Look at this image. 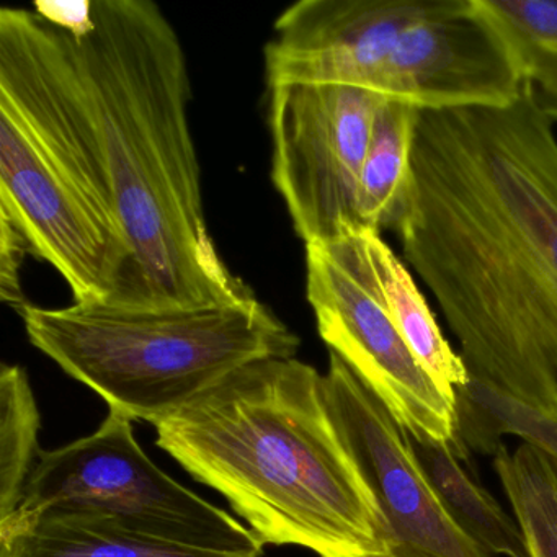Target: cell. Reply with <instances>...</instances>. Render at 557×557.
Returning <instances> with one entry per match:
<instances>
[{"mask_svg": "<svg viewBox=\"0 0 557 557\" xmlns=\"http://www.w3.org/2000/svg\"><path fill=\"white\" fill-rule=\"evenodd\" d=\"M396 226L469 377L557 422V138L530 84L502 107L420 110Z\"/></svg>", "mask_w": 557, "mask_h": 557, "instance_id": "1", "label": "cell"}, {"mask_svg": "<svg viewBox=\"0 0 557 557\" xmlns=\"http://www.w3.org/2000/svg\"><path fill=\"white\" fill-rule=\"evenodd\" d=\"M94 17L77 51L135 256L116 305L205 308L252 298L208 230L177 30L151 0H94Z\"/></svg>", "mask_w": 557, "mask_h": 557, "instance_id": "2", "label": "cell"}, {"mask_svg": "<svg viewBox=\"0 0 557 557\" xmlns=\"http://www.w3.org/2000/svg\"><path fill=\"white\" fill-rule=\"evenodd\" d=\"M154 429L156 445L223 495L263 546L386 556V521L311 364H247Z\"/></svg>", "mask_w": 557, "mask_h": 557, "instance_id": "3", "label": "cell"}, {"mask_svg": "<svg viewBox=\"0 0 557 557\" xmlns=\"http://www.w3.org/2000/svg\"><path fill=\"white\" fill-rule=\"evenodd\" d=\"M0 213L76 302L120 301L135 256L76 38L30 9L0 11Z\"/></svg>", "mask_w": 557, "mask_h": 557, "instance_id": "4", "label": "cell"}, {"mask_svg": "<svg viewBox=\"0 0 557 557\" xmlns=\"http://www.w3.org/2000/svg\"><path fill=\"white\" fill-rule=\"evenodd\" d=\"M273 30L269 87H360L436 112L507 106L527 83L482 0H301Z\"/></svg>", "mask_w": 557, "mask_h": 557, "instance_id": "5", "label": "cell"}, {"mask_svg": "<svg viewBox=\"0 0 557 557\" xmlns=\"http://www.w3.org/2000/svg\"><path fill=\"white\" fill-rule=\"evenodd\" d=\"M35 348L109 410L158 425L247 364L298 354V335L256 296L205 308L76 302L22 312Z\"/></svg>", "mask_w": 557, "mask_h": 557, "instance_id": "6", "label": "cell"}, {"mask_svg": "<svg viewBox=\"0 0 557 557\" xmlns=\"http://www.w3.org/2000/svg\"><path fill=\"white\" fill-rule=\"evenodd\" d=\"M47 510L92 515L207 553H265L246 523L162 471L136 440L133 420L113 410L90 435L41 451L17 511Z\"/></svg>", "mask_w": 557, "mask_h": 557, "instance_id": "7", "label": "cell"}, {"mask_svg": "<svg viewBox=\"0 0 557 557\" xmlns=\"http://www.w3.org/2000/svg\"><path fill=\"white\" fill-rule=\"evenodd\" d=\"M306 295L319 335L419 442L455 453L456 400L442 393L400 337L364 249L361 230L306 246Z\"/></svg>", "mask_w": 557, "mask_h": 557, "instance_id": "8", "label": "cell"}, {"mask_svg": "<svg viewBox=\"0 0 557 557\" xmlns=\"http://www.w3.org/2000/svg\"><path fill=\"white\" fill-rule=\"evenodd\" d=\"M383 100L335 84L269 87L273 187L306 246L361 230L358 182Z\"/></svg>", "mask_w": 557, "mask_h": 557, "instance_id": "9", "label": "cell"}, {"mask_svg": "<svg viewBox=\"0 0 557 557\" xmlns=\"http://www.w3.org/2000/svg\"><path fill=\"white\" fill-rule=\"evenodd\" d=\"M324 384L335 425L386 521L384 557H492L449 515L409 433L332 351Z\"/></svg>", "mask_w": 557, "mask_h": 557, "instance_id": "10", "label": "cell"}, {"mask_svg": "<svg viewBox=\"0 0 557 557\" xmlns=\"http://www.w3.org/2000/svg\"><path fill=\"white\" fill-rule=\"evenodd\" d=\"M0 557H237L132 533L113 521L70 511H15L0 520Z\"/></svg>", "mask_w": 557, "mask_h": 557, "instance_id": "11", "label": "cell"}, {"mask_svg": "<svg viewBox=\"0 0 557 557\" xmlns=\"http://www.w3.org/2000/svg\"><path fill=\"white\" fill-rule=\"evenodd\" d=\"M361 237L400 337L442 393L456 400V391L471 380L461 355L443 334L407 263L377 231L361 227Z\"/></svg>", "mask_w": 557, "mask_h": 557, "instance_id": "12", "label": "cell"}, {"mask_svg": "<svg viewBox=\"0 0 557 557\" xmlns=\"http://www.w3.org/2000/svg\"><path fill=\"white\" fill-rule=\"evenodd\" d=\"M420 110L384 99L358 182L357 214L361 227L396 230L413 182V143Z\"/></svg>", "mask_w": 557, "mask_h": 557, "instance_id": "13", "label": "cell"}, {"mask_svg": "<svg viewBox=\"0 0 557 557\" xmlns=\"http://www.w3.org/2000/svg\"><path fill=\"white\" fill-rule=\"evenodd\" d=\"M412 440L433 487L466 534L492 557H531L515 515L468 474L448 446Z\"/></svg>", "mask_w": 557, "mask_h": 557, "instance_id": "14", "label": "cell"}, {"mask_svg": "<svg viewBox=\"0 0 557 557\" xmlns=\"http://www.w3.org/2000/svg\"><path fill=\"white\" fill-rule=\"evenodd\" d=\"M495 474L523 531L531 557H557V458L530 443L504 445Z\"/></svg>", "mask_w": 557, "mask_h": 557, "instance_id": "15", "label": "cell"}, {"mask_svg": "<svg viewBox=\"0 0 557 557\" xmlns=\"http://www.w3.org/2000/svg\"><path fill=\"white\" fill-rule=\"evenodd\" d=\"M41 413L30 377L21 364L0 368V520L21 507L40 458Z\"/></svg>", "mask_w": 557, "mask_h": 557, "instance_id": "16", "label": "cell"}, {"mask_svg": "<svg viewBox=\"0 0 557 557\" xmlns=\"http://www.w3.org/2000/svg\"><path fill=\"white\" fill-rule=\"evenodd\" d=\"M27 253H32L30 244L21 227L8 214L0 213V298L18 314L28 306L21 283L22 263Z\"/></svg>", "mask_w": 557, "mask_h": 557, "instance_id": "17", "label": "cell"}, {"mask_svg": "<svg viewBox=\"0 0 557 557\" xmlns=\"http://www.w3.org/2000/svg\"><path fill=\"white\" fill-rule=\"evenodd\" d=\"M513 50L520 58L524 81L530 84L537 107L556 125L557 51L541 50V48L533 47H513Z\"/></svg>", "mask_w": 557, "mask_h": 557, "instance_id": "18", "label": "cell"}, {"mask_svg": "<svg viewBox=\"0 0 557 557\" xmlns=\"http://www.w3.org/2000/svg\"><path fill=\"white\" fill-rule=\"evenodd\" d=\"M34 11L54 27L74 38L86 37L96 27L94 0H54V2H35Z\"/></svg>", "mask_w": 557, "mask_h": 557, "instance_id": "19", "label": "cell"}]
</instances>
